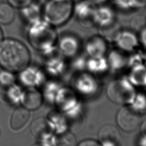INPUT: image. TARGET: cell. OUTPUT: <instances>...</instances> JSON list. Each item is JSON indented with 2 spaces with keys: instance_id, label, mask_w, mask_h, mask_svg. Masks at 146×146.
<instances>
[{
  "instance_id": "1",
  "label": "cell",
  "mask_w": 146,
  "mask_h": 146,
  "mask_svg": "<svg viewBox=\"0 0 146 146\" xmlns=\"http://www.w3.org/2000/svg\"><path fill=\"white\" fill-rule=\"evenodd\" d=\"M28 48L18 40L7 38L0 42V66L13 72H19L29 65Z\"/></svg>"
},
{
  "instance_id": "2",
  "label": "cell",
  "mask_w": 146,
  "mask_h": 146,
  "mask_svg": "<svg viewBox=\"0 0 146 146\" xmlns=\"http://www.w3.org/2000/svg\"><path fill=\"white\" fill-rule=\"evenodd\" d=\"M74 3L71 0H49L44 10L45 22L53 27L64 24L73 14Z\"/></svg>"
},
{
  "instance_id": "3",
  "label": "cell",
  "mask_w": 146,
  "mask_h": 146,
  "mask_svg": "<svg viewBox=\"0 0 146 146\" xmlns=\"http://www.w3.org/2000/svg\"><path fill=\"white\" fill-rule=\"evenodd\" d=\"M135 93L132 83L125 78L113 81L107 88L108 98L117 103L129 104Z\"/></svg>"
},
{
  "instance_id": "4",
  "label": "cell",
  "mask_w": 146,
  "mask_h": 146,
  "mask_svg": "<svg viewBox=\"0 0 146 146\" xmlns=\"http://www.w3.org/2000/svg\"><path fill=\"white\" fill-rule=\"evenodd\" d=\"M19 72L18 79L23 86L36 88L44 84L45 72L38 67L29 65Z\"/></svg>"
},
{
  "instance_id": "5",
  "label": "cell",
  "mask_w": 146,
  "mask_h": 146,
  "mask_svg": "<svg viewBox=\"0 0 146 146\" xmlns=\"http://www.w3.org/2000/svg\"><path fill=\"white\" fill-rule=\"evenodd\" d=\"M116 120L117 125L122 130L131 132L140 124L141 117L140 113L128 106L122 107L118 111Z\"/></svg>"
},
{
  "instance_id": "6",
  "label": "cell",
  "mask_w": 146,
  "mask_h": 146,
  "mask_svg": "<svg viewBox=\"0 0 146 146\" xmlns=\"http://www.w3.org/2000/svg\"><path fill=\"white\" fill-rule=\"evenodd\" d=\"M113 41L117 48L124 52L133 51L139 44L138 35L127 29L119 31L114 36Z\"/></svg>"
},
{
  "instance_id": "7",
  "label": "cell",
  "mask_w": 146,
  "mask_h": 146,
  "mask_svg": "<svg viewBox=\"0 0 146 146\" xmlns=\"http://www.w3.org/2000/svg\"><path fill=\"white\" fill-rule=\"evenodd\" d=\"M115 19L116 14L111 7L105 4L96 6L92 17L93 25L102 29L108 28L114 23Z\"/></svg>"
},
{
  "instance_id": "8",
  "label": "cell",
  "mask_w": 146,
  "mask_h": 146,
  "mask_svg": "<svg viewBox=\"0 0 146 146\" xmlns=\"http://www.w3.org/2000/svg\"><path fill=\"white\" fill-rule=\"evenodd\" d=\"M74 86L76 91L84 96L95 94L98 90V83L93 75L88 73L79 74L74 80Z\"/></svg>"
},
{
  "instance_id": "9",
  "label": "cell",
  "mask_w": 146,
  "mask_h": 146,
  "mask_svg": "<svg viewBox=\"0 0 146 146\" xmlns=\"http://www.w3.org/2000/svg\"><path fill=\"white\" fill-rule=\"evenodd\" d=\"M95 7L96 6L88 0H80L74 5L73 14L82 25L86 26L92 25Z\"/></svg>"
},
{
  "instance_id": "10",
  "label": "cell",
  "mask_w": 146,
  "mask_h": 146,
  "mask_svg": "<svg viewBox=\"0 0 146 146\" xmlns=\"http://www.w3.org/2000/svg\"><path fill=\"white\" fill-rule=\"evenodd\" d=\"M80 47L79 39L76 36L67 34L62 35L58 40V49L62 55L73 57L79 52Z\"/></svg>"
},
{
  "instance_id": "11",
  "label": "cell",
  "mask_w": 146,
  "mask_h": 146,
  "mask_svg": "<svg viewBox=\"0 0 146 146\" xmlns=\"http://www.w3.org/2000/svg\"><path fill=\"white\" fill-rule=\"evenodd\" d=\"M107 49L108 45L106 40L99 35L91 37L85 45L86 52L91 58L104 56Z\"/></svg>"
},
{
  "instance_id": "12",
  "label": "cell",
  "mask_w": 146,
  "mask_h": 146,
  "mask_svg": "<svg viewBox=\"0 0 146 146\" xmlns=\"http://www.w3.org/2000/svg\"><path fill=\"white\" fill-rule=\"evenodd\" d=\"M99 139L102 146H120L121 136L114 126H104L99 131Z\"/></svg>"
},
{
  "instance_id": "13",
  "label": "cell",
  "mask_w": 146,
  "mask_h": 146,
  "mask_svg": "<svg viewBox=\"0 0 146 146\" xmlns=\"http://www.w3.org/2000/svg\"><path fill=\"white\" fill-rule=\"evenodd\" d=\"M43 100L42 92L36 88H27L26 90H24L21 105L29 111H34L42 106Z\"/></svg>"
},
{
  "instance_id": "14",
  "label": "cell",
  "mask_w": 146,
  "mask_h": 146,
  "mask_svg": "<svg viewBox=\"0 0 146 146\" xmlns=\"http://www.w3.org/2000/svg\"><path fill=\"white\" fill-rule=\"evenodd\" d=\"M49 129L56 135H60L67 130V123L64 114L58 111H52L46 119Z\"/></svg>"
},
{
  "instance_id": "15",
  "label": "cell",
  "mask_w": 146,
  "mask_h": 146,
  "mask_svg": "<svg viewBox=\"0 0 146 146\" xmlns=\"http://www.w3.org/2000/svg\"><path fill=\"white\" fill-rule=\"evenodd\" d=\"M30 117V111L23 107L18 106L13 112L10 118V126L12 129L19 131L28 123Z\"/></svg>"
},
{
  "instance_id": "16",
  "label": "cell",
  "mask_w": 146,
  "mask_h": 146,
  "mask_svg": "<svg viewBox=\"0 0 146 146\" xmlns=\"http://www.w3.org/2000/svg\"><path fill=\"white\" fill-rule=\"evenodd\" d=\"M24 95V90L22 87L15 83L4 88L3 98L10 105L19 106L22 104Z\"/></svg>"
},
{
  "instance_id": "17",
  "label": "cell",
  "mask_w": 146,
  "mask_h": 146,
  "mask_svg": "<svg viewBox=\"0 0 146 146\" xmlns=\"http://www.w3.org/2000/svg\"><path fill=\"white\" fill-rule=\"evenodd\" d=\"M62 87L58 83L54 81H50L45 83L43 86V91L41 92L43 99L50 104H55Z\"/></svg>"
},
{
  "instance_id": "18",
  "label": "cell",
  "mask_w": 146,
  "mask_h": 146,
  "mask_svg": "<svg viewBox=\"0 0 146 146\" xmlns=\"http://www.w3.org/2000/svg\"><path fill=\"white\" fill-rule=\"evenodd\" d=\"M120 50H113L110 52L107 59L108 67L113 70H117L121 69L127 64L128 60Z\"/></svg>"
},
{
  "instance_id": "19",
  "label": "cell",
  "mask_w": 146,
  "mask_h": 146,
  "mask_svg": "<svg viewBox=\"0 0 146 146\" xmlns=\"http://www.w3.org/2000/svg\"><path fill=\"white\" fill-rule=\"evenodd\" d=\"M132 84L146 86V67L142 64L132 67L129 79Z\"/></svg>"
},
{
  "instance_id": "20",
  "label": "cell",
  "mask_w": 146,
  "mask_h": 146,
  "mask_svg": "<svg viewBox=\"0 0 146 146\" xmlns=\"http://www.w3.org/2000/svg\"><path fill=\"white\" fill-rule=\"evenodd\" d=\"M86 67L91 73H103L108 67L107 59L103 57L91 58L86 60Z\"/></svg>"
},
{
  "instance_id": "21",
  "label": "cell",
  "mask_w": 146,
  "mask_h": 146,
  "mask_svg": "<svg viewBox=\"0 0 146 146\" xmlns=\"http://www.w3.org/2000/svg\"><path fill=\"white\" fill-rule=\"evenodd\" d=\"M15 17V11L11 4L4 2L0 3V24L11 23Z\"/></svg>"
},
{
  "instance_id": "22",
  "label": "cell",
  "mask_w": 146,
  "mask_h": 146,
  "mask_svg": "<svg viewBox=\"0 0 146 146\" xmlns=\"http://www.w3.org/2000/svg\"><path fill=\"white\" fill-rule=\"evenodd\" d=\"M30 130L34 137L39 138L42 135L49 131L46 120L42 117H38L33 121Z\"/></svg>"
},
{
  "instance_id": "23",
  "label": "cell",
  "mask_w": 146,
  "mask_h": 146,
  "mask_svg": "<svg viewBox=\"0 0 146 146\" xmlns=\"http://www.w3.org/2000/svg\"><path fill=\"white\" fill-rule=\"evenodd\" d=\"M129 106L141 114L142 112L146 110V96L140 93H135Z\"/></svg>"
},
{
  "instance_id": "24",
  "label": "cell",
  "mask_w": 146,
  "mask_h": 146,
  "mask_svg": "<svg viewBox=\"0 0 146 146\" xmlns=\"http://www.w3.org/2000/svg\"><path fill=\"white\" fill-rule=\"evenodd\" d=\"M15 80L14 72L2 68L0 70V86L6 88L14 84Z\"/></svg>"
},
{
  "instance_id": "25",
  "label": "cell",
  "mask_w": 146,
  "mask_h": 146,
  "mask_svg": "<svg viewBox=\"0 0 146 146\" xmlns=\"http://www.w3.org/2000/svg\"><path fill=\"white\" fill-rule=\"evenodd\" d=\"M57 137L56 134L49 130L38 138L39 140V143L43 146H56Z\"/></svg>"
},
{
  "instance_id": "26",
  "label": "cell",
  "mask_w": 146,
  "mask_h": 146,
  "mask_svg": "<svg viewBox=\"0 0 146 146\" xmlns=\"http://www.w3.org/2000/svg\"><path fill=\"white\" fill-rule=\"evenodd\" d=\"M75 140L74 136L67 132L59 135L57 137L56 146H75Z\"/></svg>"
},
{
  "instance_id": "27",
  "label": "cell",
  "mask_w": 146,
  "mask_h": 146,
  "mask_svg": "<svg viewBox=\"0 0 146 146\" xmlns=\"http://www.w3.org/2000/svg\"><path fill=\"white\" fill-rule=\"evenodd\" d=\"M113 4L122 10H129L133 7V0H112Z\"/></svg>"
},
{
  "instance_id": "28",
  "label": "cell",
  "mask_w": 146,
  "mask_h": 146,
  "mask_svg": "<svg viewBox=\"0 0 146 146\" xmlns=\"http://www.w3.org/2000/svg\"><path fill=\"white\" fill-rule=\"evenodd\" d=\"M139 43L146 49V27L142 29L138 35Z\"/></svg>"
},
{
  "instance_id": "29",
  "label": "cell",
  "mask_w": 146,
  "mask_h": 146,
  "mask_svg": "<svg viewBox=\"0 0 146 146\" xmlns=\"http://www.w3.org/2000/svg\"><path fill=\"white\" fill-rule=\"evenodd\" d=\"M77 146H102L100 143L94 140H85L80 142Z\"/></svg>"
},
{
  "instance_id": "30",
  "label": "cell",
  "mask_w": 146,
  "mask_h": 146,
  "mask_svg": "<svg viewBox=\"0 0 146 146\" xmlns=\"http://www.w3.org/2000/svg\"><path fill=\"white\" fill-rule=\"evenodd\" d=\"M9 1L11 5H13L15 6L22 7L25 6L27 3H29L30 0H9Z\"/></svg>"
},
{
  "instance_id": "31",
  "label": "cell",
  "mask_w": 146,
  "mask_h": 146,
  "mask_svg": "<svg viewBox=\"0 0 146 146\" xmlns=\"http://www.w3.org/2000/svg\"><path fill=\"white\" fill-rule=\"evenodd\" d=\"M134 9H140L146 7V0H133Z\"/></svg>"
},
{
  "instance_id": "32",
  "label": "cell",
  "mask_w": 146,
  "mask_h": 146,
  "mask_svg": "<svg viewBox=\"0 0 146 146\" xmlns=\"http://www.w3.org/2000/svg\"><path fill=\"white\" fill-rule=\"evenodd\" d=\"M95 6H99L105 4L108 0H88Z\"/></svg>"
},
{
  "instance_id": "33",
  "label": "cell",
  "mask_w": 146,
  "mask_h": 146,
  "mask_svg": "<svg viewBox=\"0 0 146 146\" xmlns=\"http://www.w3.org/2000/svg\"><path fill=\"white\" fill-rule=\"evenodd\" d=\"M140 146H146V135H142L140 139Z\"/></svg>"
},
{
  "instance_id": "34",
  "label": "cell",
  "mask_w": 146,
  "mask_h": 146,
  "mask_svg": "<svg viewBox=\"0 0 146 146\" xmlns=\"http://www.w3.org/2000/svg\"><path fill=\"white\" fill-rule=\"evenodd\" d=\"M141 134L142 135H146V121H145L141 127Z\"/></svg>"
},
{
  "instance_id": "35",
  "label": "cell",
  "mask_w": 146,
  "mask_h": 146,
  "mask_svg": "<svg viewBox=\"0 0 146 146\" xmlns=\"http://www.w3.org/2000/svg\"><path fill=\"white\" fill-rule=\"evenodd\" d=\"M2 37H3V34H2V31L1 29L0 28V42L2 40Z\"/></svg>"
},
{
  "instance_id": "36",
  "label": "cell",
  "mask_w": 146,
  "mask_h": 146,
  "mask_svg": "<svg viewBox=\"0 0 146 146\" xmlns=\"http://www.w3.org/2000/svg\"><path fill=\"white\" fill-rule=\"evenodd\" d=\"M33 146H43V145H42L40 144H39V143H37V144H34V145H33Z\"/></svg>"
},
{
  "instance_id": "37",
  "label": "cell",
  "mask_w": 146,
  "mask_h": 146,
  "mask_svg": "<svg viewBox=\"0 0 146 146\" xmlns=\"http://www.w3.org/2000/svg\"><path fill=\"white\" fill-rule=\"evenodd\" d=\"M72 1H73L74 2H78V1H80V0H71Z\"/></svg>"
},
{
  "instance_id": "38",
  "label": "cell",
  "mask_w": 146,
  "mask_h": 146,
  "mask_svg": "<svg viewBox=\"0 0 146 146\" xmlns=\"http://www.w3.org/2000/svg\"><path fill=\"white\" fill-rule=\"evenodd\" d=\"M5 0H0V3L1 2H3Z\"/></svg>"
},
{
  "instance_id": "39",
  "label": "cell",
  "mask_w": 146,
  "mask_h": 146,
  "mask_svg": "<svg viewBox=\"0 0 146 146\" xmlns=\"http://www.w3.org/2000/svg\"><path fill=\"white\" fill-rule=\"evenodd\" d=\"M145 22H146V17H145Z\"/></svg>"
}]
</instances>
